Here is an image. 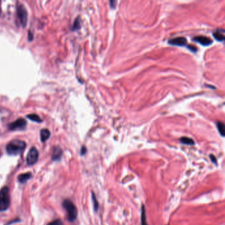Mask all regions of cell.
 Listing matches in <instances>:
<instances>
[{
  "instance_id": "5bb4252c",
  "label": "cell",
  "mask_w": 225,
  "mask_h": 225,
  "mask_svg": "<svg viewBox=\"0 0 225 225\" xmlns=\"http://www.w3.org/2000/svg\"><path fill=\"white\" fill-rule=\"evenodd\" d=\"M27 117L29 118V120H32V121H34L35 122H38V123H41L42 122V119L39 117V116L35 114H29L27 116Z\"/></svg>"
},
{
  "instance_id": "8992f818",
  "label": "cell",
  "mask_w": 225,
  "mask_h": 225,
  "mask_svg": "<svg viewBox=\"0 0 225 225\" xmlns=\"http://www.w3.org/2000/svg\"><path fill=\"white\" fill-rule=\"evenodd\" d=\"M27 121L23 118H19L13 123L9 124V129L10 130H21L25 129L27 126Z\"/></svg>"
},
{
  "instance_id": "d6986e66",
  "label": "cell",
  "mask_w": 225,
  "mask_h": 225,
  "mask_svg": "<svg viewBox=\"0 0 225 225\" xmlns=\"http://www.w3.org/2000/svg\"><path fill=\"white\" fill-rule=\"evenodd\" d=\"M48 225H64V224L60 219H56L55 220H53L52 222L50 223L49 224H48Z\"/></svg>"
},
{
  "instance_id": "52a82bcc",
  "label": "cell",
  "mask_w": 225,
  "mask_h": 225,
  "mask_svg": "<svg viewBox=\"0 0 225 225\" xmlns=\"http://www.w3.org/2000/svg\"><path fill=\"white\" fill-rule=\"evenodd\" d=\"M168 44L173 46H184L187 45V40L184 37H177L169 40Z\"/></svg>"
},
{
  "instance_id": "ba28073f",
  "label": "cell",
  "mask_w": 225,
  "mask_h": 225,
  "mask_svg": "<svg viewBox=\"0 0 225 225\" xmlns=\"http://www.w3.org/2000/svg\"><path fill=\"white\" fill-rule=\"evenodd\" d=\"M194 41L197 42H199L201 45L205 46H209L212 43L211 39L207 37H205V36H198V37H195V38H194Z\"/></svg>"
},
{
  "instance_id": "2e32d148",
  "label": "cell",
  "mask_w": 225,
  "mask_h": 225,
  "mask_svg": "<svg viewBox=\"0 0 225 225\" xmlns=\"http://www.w3.org/2000/svg\"><path fill=\"white\" fill-rule=\"evenodd\" d=\"M216 126H217V129L219 131L220 134L223 137L224 136V123L221 122H218L216 123Z\"/></svg>"
},
{
  "instance_id": "30bf717a",
  "label": "cell",
  "mask_w": 225,
  "mask_h": 225,
  "mask_svg": "<svg viewBox=\"0 0 225 225\" xmlns=\"http://www.w3.org/2000/svg\"><path fill=\"white\" fill-rule=\"evenodd\" d=\"M62 155V150L59 147H55L54 151L53 154H52V159L54 160H59Z\"/></svg>"
},
{
  "instance_id": "3957f363",
  "label": "cell",
  "mask_w": 225,
  "mask_h": 225,
  "mask_svg": "<svg viewBox=\"0 0 225 225\" xmlns=\"http://www.w3.org/2000/svg\"><path fill=\"white\" fill-rule=\"evenodd\" d=\"M10 203L9 190L7 186H5L0 190V211H6L9 208Z\"/></svg>"
},
{
  "instance_id": "9c48e42d",
  "label": "cell",
  "mask_w": 225,
  "mask_h": 225,
  "mask_svg": "<svg viewBox=\"0 0 225 225\" xmlns=\"http://www.w3.org/2000/svg\"><path fill=\"white\" fill-rule=\"evenodd\" d=\"M215 38L219 42L224 41V30L223 29H217L212 33Z\"/></svg>"
},
{
  "instance_id": "44dd1931",
  "label": "cell",
  "mask_w": 225,
  "mask_h": 225,
  "mask_svg": "<svg viewBox=\"0 0 225 225\" xmlns=\"http://www.w3.org/2000/svg\"><path fill=\"white\" fill-rule=\"evenodd\" d=\"M209 156H210V159H211V161H212V162H213V163L216 164V162H217L216 161H217V160H216V159L215 156L214 155H211Z\"/></svg>"
},
{
  "instance_id": "6da1fadb",
  "label": "cell",
  "mask_w": 225,
  "mask_h": 225,
  "mask_svg": "<svg viewBox=\"0 0 225 225\" xmlns=\"http://www.w3.org/2000/svg\"><path fill=\"white\" fill-rule=\"evenodd\" d=\"M26 147V143L21 140L15 139L11 141L7 144L6 147V151L7 153L10 155H20L25 150Z\"/></svg>"
},
{
  "instance_id": "7a4b0ae2",
  "label": "cell",
  "mask_w": 225,
  "mask_h": 225,
  "mask_svg": "<svg viewBox=\"0 0 225 225\" xmlns=\"http://www.w3.org/2000/svg\"><path fill=\"white\" fill-rule=\"evenodd\" d=\"M63 207L65 208L67 212L68 220L70 222H73L77 217V209L74 203L70 199H66L63 202Z\"/></svg>"
},
{
  "instance_id": "e0dca14e",
  "label": "cell",
  "mask_w": 225,
  "mask_h": 225,
  "mask_svg": "<svg viewBox=\"0 0 225 225\" xmlns=\"http://www.w3.org/2000/svg\"><path fill=\"white\" fill-rule=\"evenodd\" d=\"M80 28H81V20H80L79 17H77L75 19V21L74 22V24L73 25V30H78Z\"/></svg>"
},
{
  "instance_id": "9a60e30c",
  "label": "cell",
  "mask_w": 225,
  "mask_h": 225,
  "mask_svg": "<svg viewBox=\"0 0 225 225\" xmlns=\"http://www.w3.org/2000/svg\"><path fill=\"white\" fill-rule=\"evenodd\" d=\"M141 225H148L145 209L143 205H142V209H141Z\"/></svg>"
},
{
  "instance_id": "4fadbf2b",
  "label": "cell",
  "mask_w": 225,
  "mask_h": 225,
  "mask_svg": "<svg viewBox=\"0 0 225 225\" xmlns=\"http://www.w3.org/2000/svg\"><path fill=\"white\" fill-rule=\"evenodd\" d=\"M180 141L182 143L188 145H193L195 144L194 140L190 138H187V137H182V138H180Z\"/></svg>"
},
{
  "instance_id": "8fae6325",
  "label": "cell",
  "mask_w": 225,
  "mask_h": 225,
  "mask_svg": "<svg viewBox=\"0 0 225 225\" xmlns=\"http://www.w3.org/2000/svg\"><path fill=\"white\" fill-rule=\"evenodd\" d=\"M50 136V132L47 129H43L41 131V140L42 142H45L49 139Z\"/></svg>"
},
{
  "instance_id": "603a6c76",
  "label": "cell",
  "mask_w": 225,
  "mask_h": 225,
  "mask_svg": "<svg viewBox=\"0 0 225 225\" xmlns=\"http://www.w3.org/2000/svg\"><path fill=\"white\" fill-rule=\"evenodd\" d=\"M86 152H87V148H86V147H82L81 151V154L82 155H85L86 153Z\"/></svg>"
},
{
  "instance_id": "ac0fdd59",
  "label": "cell",
  "mask_w": 225,
  "mask_h": 225,
  "mask_svg": "<svg viewBox=\"0 0 225 225\" xmlns=\"http://www.w3.org/2000/svg\"><path fill=\"white\" fill-rule=\"evenodd\" d=\"M92 201H93V203H94L95 210L96 211L98 209V201H97V199H96V196H95V194L93 192L92 193Z\"/></svg>"
},
{
  "instance_id": "7402d4cb",
  "label": "cell",
  "mask_w": 225,
  "mask_h": 225,
  "mask_svg": "<svg viewBox=\"0 0 225 225\" xmlns=\"http://www.w3.org/2000/svg\"><path fill=\"white\" fill-rule=\"evenodd\" d=\"M116 1H110V5L112 8H113V9H114V8L116 7Z\"/></svg>"
},
{
  "instance_id": "5b68a950",
  "label": "cell",
  "mask_w": 225,
  "mask_h": 225,
  "mask_svg": "<svg viewBox=\"0 0 225 225\" xmlns=\"http://www.w3.org/2000/svg\"><path fill=\"white\" fill-rule=\"evenodd\" d=\"M17 17L23 27H25L27 23V12L23 5L17 7Z\"/></svg>"
},
{
  "instance_id": "ffe728a7",
  "label": "cell",
  "mask_w": 225,
  "mask_h": 225,
  "mask_svg": "<svg viewBox=\"0 0 225 225\" xmlns=\"http://www.w3.org/2000/svg\"><path fill=\"white\" fill-rule=\"evenodd\" d=\"M188 48H189L191 52H196L197 51H198V49H197V48L194 46H191V45H189V46H187Z\"/></svg>"
},
{
  "instance_id": "7c38bea8",
  "label": "cell",
  "mask_w": 225,
  "mask_h": 225,
  "mask_svg": "<svg viewBox=\"0 0 225 225\" xmlns=\"http://www.w3.org/2000/svg\"><path fill=\"white\" fill-rule=\"evenodd\" d=\"M31 176L32 174L30 172H27V173L20 174L18 177L19 182L21 183H25L28 180H29L31 178Z\"/></svg>"
},
{
  "instance_id": "277c9868",
  "label": "cell",
  "mask_w": 225,
  "mask_h": 225,
  "mask_svg": "<svg viewBox=\"0 0 225 225\" xmlns=\"http://www.w3.org/2000/svg\"><path fill=\"white\" fill-rule=\"evenodd\" d=\"M38 151L36 148V147H33L30 148L27 156V162L29 165H33L38 161Z\"/></svg>"
}]
</instances>
